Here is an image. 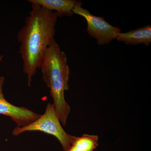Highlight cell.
Wrapping results in <instances>:
<instances>
[{
  "label": "cell",
  "mask_w": 151,
  "mask_h": 151,
  "mask_svg": "<svg viewBox=\"0 0 151 151\" xmlns=\"http://www.w3.org/2000/svg\"><path fill=\"white\" fill-rule=\"evenodd\" d=\"M98 137L97 135L84 134L76 137L70 147L66 151H93L98 146Z\"/></svg>",
  "instance_id": "obj_8"
},
{
  "label": "cell",
  "mask_w": 151,
  "mask_h": 151,
  "mask_svg": "<svg viewBox=\"0 0 151 151\" xmlns=\"http://www.w3.org/2000/svg\"><path fill=\"white\" fill-rule=\"evenodd\" d=\"M31 4L38 5L49 11H55L58 17L71 16L78 1L75 0H29Z\"/></svg>",
  "instance_id": "obj_7"
},
{
  "label": "cell",
  "mask_w": 151,
  "mask_h": 151,
  "mask_svg": "<svg viewBox=\"0 0 151 151\" xmlns=\"http://www.w3.org/2000/svg\"><path fill=\"white\" fill-rule=\"evenodd\" d=\"M3 57H4V55H1V56H0V62H1V61Z\"/></svg>",
  "instance_id": "obj_9"
},
{
  "label": "cell",
  "mask_w": 151,
  "mask_h": 151,
  "mask_svg": "<svg viewBox=\"0 0 151 151\" xmlns=\"http://www.w3.org/2000/svg\"><path fill=\"white\" fill-rule=\"evenodd\" d=\"M32 131H40L54 136L59 141L64 151L69 149L76 138L63 129L53 103H48L43 115L32 124L22 128L16 127L12 134L17 136L24 132Z\"/></svg>",
  "instance_id": "obj_3"
},
{
  "label": "cell",
  "mask_w": 151,
  "mask_h": 151,
  "mask_svg": "<svg viewBox=\"0 0 151 151\" xmlns=\"http://www.w3.org/2000/svg\"><path fill=\"white\" fill-rule=\"evenodd\" d=\"M116 39L127 45H136L142 43L149 46L151 42V25H147L127 32H120Z\"/></svg>",
  "instance_id": "obj_6"
},
{
  "label": "cell",
  "mask_w": 151,
  "mask_h": 151,
  "mask_svg": "<svg viewBox=\"0 0 151 151\" xmlns=\"http://www.w3.org/2000/svg\"><path fill=\"white\" fill-rule=\"evenodd\" d=\"M31 10L24 25L17 35L20 44L19 53L23 61V70L30 86L34 76L40 68L45 52L55 40L58 15L41 6L31 4Z\"/></svg>",
  "instance_id": "obj_1"
},
{
  "label": "cell",
  "mask_w": 151,
  "mask_h": 151,
  "mask_svg": "<svg viewBox=\"0 0 151 151\" xmlns=\"http://www.w3.org/2000/svg\"><path fill=\"white\" fill-rule=\"evenodd\" d=\"M67 61L66 54L55 40L45 52L39 68L42 80L50 90L57 115L64 127L70 110L64 96L69 89L70 68Z\"/></svg>",
  "instance_id": "obj_2"
},
{
  "label": "cell",
  "mask_w": 151,
  "mask_h": 151,
  "mask_svg": "<svg viewBox=\"0 0 151 151\" xmlns=\"http://www.w3.org/2000/svg\"><path fill=\"white\" fill-rule=\"evenodd\" d=\"M81 5V3L78 2L73 9V14L81 16L85 19L88 34L97 40L99 45L108 44L116 38L121 32L119 27L110 24L103 17L93 15Z\"/></svg>",
  "instance_id": "obj_4"
},
{
  "label": "cell",
  "mask_w": 151,
  "mask_h": 151,
  "mask_svg": "<svg viewBox=\"0 0 151 151\" xmlns=\"http://www.w3.org/2000/svg\"><path fill=\"white\" fill-rule=\"evenodd\" d=\"M4 77L0 76V114L9 116L17 125L24 127L32 124L40 117V115L24 107H19L11 104L4 96L3 87Z\"/></svg>",
  "instance_id": "obj_5"
}]
</instances>
